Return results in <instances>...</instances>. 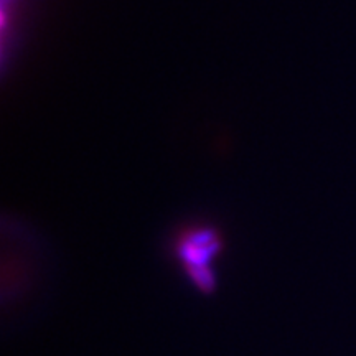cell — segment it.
Instances as JSON below:
<instances>
[{
    "instance_id": "obj_1",
    "label": "cell",
    "mask_w": 356,
    "mask_h": 356,
    "mask_svg": "<svg viewBox=\"0 0 356 356\" xmlns=\"http://www.w3.org/2000/svg\"><path fill=\"white\" fill-rule=\"evenodd\" d=\"M220 244L216 236L210 231H198L188 234L178 244V259L184 267V273L197 291L202 293H211L216 286V275L213 270Z\"/></svg>"
}]
</instances>
